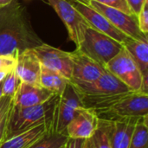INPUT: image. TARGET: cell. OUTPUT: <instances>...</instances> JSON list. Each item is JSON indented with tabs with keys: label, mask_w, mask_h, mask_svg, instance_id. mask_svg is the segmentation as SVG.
<instances>
[{
	"label": "cell",
	"mask_w": 148,
	"mask_h": 148,
	"mask_svg": "<svg viewBox=\"0 0 148 148\" xmlns=\"http://www.w3.org/2000/svg\"><path fill=\"white\" fill-rule=\"evenodd\" d=\"M68 139L65 134L50 131L30 148H65Z\"/></svg>",
	"instance_id": "22"
},
{
	"label": "cell",
	"mask_w": 148,
	"mask_h": 148,
	"mask_svg": "<svg viewBox=\"0 0 148 148\" xmlns=\"http://www.w3.org/2000/svg\"><path fill=\"white\" fill-rule=\"evenodd\" d=\"M58 98L59 95H55L46 102L29 108H18L11 104L7 139L42 123H51L53 128Z\"/></svg>",
	"instance_id": "3"
},
{
	"label": "cell",
	"mask_w": 148,
	"mask_h": 148,
	"mask_svg": "<svg viewBox=\"0 0 148 148\" xmlns=\"http://www.w3.org/2000/svg\"><path fill=\"white\" fill-rule=\"evenodd\" d=\"M81 107L83 105L80 95L69 81L63 92L59 95L52 131L67 135L66 127L76 110Z\"/></svg>",
	"instance_id": "8"
},
{
	"label": "cell",
	"mask_w": 148,
	"mask_h": 148,
	"mask_svg": "<svg viewBox=\"0 0 148 148\" xmlns=\"http://www.w3.org/2000/svg\"><path fill=\"white\" fill-rule=\"evenodd\" d=\"M10 71H5V70H2L0 71V82L4 79V77L6 76V75L9 73Z\"/></svg>",
	"instance_id": "33"
},
{
	"label": "cell",
	"mask_w": 148,
	"mask_h": 148,
	"mask_svg": "<svg viewBox=\"0 0 148 148\" xmlns=\"http://www.w3.org/2000/svg\"><path fill=\"white\" fill-rule=\"evenodd\" d=\"M11 1H12V0H0V8L8 5Z\"/></svg>",
	"instance_id": "32"
},
{
	"label": "cell",
	"mask_w": 148,
	"mask_h": 148,
	"mask_svg": "<svg viewBox=\"0 0 148 148\" xmlns=\"http://www.w3.org/2000/svg\"><path fill=\"white\" fill-rule=\"evenodd\" d=\"M50 131L51 123L39 124L10 137L0 145V148H30Z\"/></svg>",
	"instance_id": "16"
},
{
	"label": "cell",
	"mask_w": 148,
	"mask_h": 148,
	"mask_svg": "<svg viewBox=\"0 0 148 148\" xmlns=\"http://www.w3.org/2000/svg\"><path fill=\"white\" fill-rule=\"evenodd\" d=\"M16 66L15 56H0V71H10Z\"/></svg>",
	"instance_id": "27"
},
{
	"label": "cell",
	"mask_w": 148,
	"mask_h": 148,
	"mask_svg": "<svg viewBox=\"0 0 148 148\" xmlns=\"http://www.w3.org/2000/svg\"><path fill=\"white\" fill-rule=\"evenodd\" d=\"M3 96V81L0 82V97Z\"/></svg>",
	"instance_id": "35"
},
{
	"label": "cell",
	"mask_w": 148,
	"mask_h": 148,
	"mask_svg": "<svg viewBox=\"0 0 148 148\" xmlns=\"http://www.w3.org/2000/svg\"><path fill=\"white\" fill-rule=\"evenodd\" d=\"M139 28L142 33L147 36L148 34V0H147L143 5L142 10L137 16Z\"/></svg>",
	"instance_id": "25"
},
{
	"label": "cell",
	"mask_w": 148,
	"mask_h": 148,
	"mask_svg": "<svg viewBox=\"0 0 148 148\" xmlns=\"http://www.w3.org/2000/svg\"><path fill=\"white\" fill-rule=\"evenodd\" d=\"M41 65L54 70L70 81L72 74V60L70 52L62 50L42 42L33 49Z\"/></svg>",
	"instance_id": "10"
},
{
	"label": "cell",
	"mask_w": 148,
	"mask_h": 148,
	"mask_svg": "<svg viewBox=\"0 0 148 148\" xmlns=\"http://www.w3.org/2000/svg\"><path fill=\"white\" fill-rule=\"evenodd\" d=\"M55 95L41 86L21 82L12 100V104L18 108H29L42 104Z\"/></svg>",
	"instance_id": "15"
},
{
	"label": "cell",
	"mask_w": 148,
	"mask_h": 148,
	"mask_svg": "<svg viewBox=\"0 0 148 148\" xmlns=\"http://www.w3.org/2000/svg\"><path fill=\"white\" fill-rule=\"evenodd\" d=\"M139 119L109 121V136L112 148H129L131 138Z\"/></svg>",
	"instance_id": "17"
},
{
	"label": "cell",
	"mask_w": 148,
	"mask_h": 148,
	"mask_svg": "<svg viewBox=\"0 0 148 148\" xmlns=\"http://www.w3.org/2000/svg\"><path fill=\"white\" fill-rule=\"evenodd\" d=\"M13 97L10 96H4L3 95L0 97V117L10 108L12 104Z\"/></svg>",
	"instance_id": "29"
},
{
	"label": "cell",
	"mask_w": 148,
	"mask_h": 148,
	"mask_svg": "<svg viewBox=\"0 0 148 148\" xmlns=\"http://www.w3.org/2000/svg\"><path fill=\"white\" fill-rule=\"evenodd\" d=\"M76 49L105 68L106 64L123 49V45L88 26L84 29L82 41Z\"/></svg>",
	"instance_id": "4"
},
{
	"label": "cell",
	"mask_w": 148,
	"mask_h": 148,
	"mask_svg": "<svg viewBox=\"0 0 148 148\" xmlns=\"http://www.w3.org/2000/svg\"><path fill=\"white\" fill-rule=\"evenodd\" d=\"M67 28L69 39L76 47L83 38L84 29L90 26L70 0H48Z\"/></svg>",
	"instance_id": "7"
},
{
	"label": "cell",
	"mask_w": 148,
	"mask_h": 148,
	"mask_svg": "<svg viewBox=\"0 0 148 148\" xmlns=\"http://www.w3.org/2000/svg\"><path fill=\"white\" fill-rule=\"evenodd\" d=\"M10 109V108L0 117V145L7 140V130H8Z\"/></svg>",
	"instance_id": "26"
},
{
	"label": "cell",
	"mask_w": 148,
	"mask_h": 148,
	"mask_svg": "<svg viewBox=\"0 0 148 148\" xmlns=\"http://www.w3.org/2000/svg\"><path fill=\"white\" fill-rule=\"evenodd\" d=\"M123 48L127 49L132 56L144 80L148 81V42L140 41L128 37L123 43Z\"/></svg>",
	"instance_id": "18"
},
{
	"label": "cell",
	"mask_w": 148,
	"mask_h": 148,
	"mask_svg": "<svg viewBox=\"0 0 148 148\" xmlns=\"http://www.w3.org/2000/svg\"><path fill=\"white\" fill-rule=\"evenodd\" d=\"M91 140L94 148H112L109 136V121H99L98 127Z\"/></svg>",
	"instance_id": "21"
},
{
	"label": "cell",
	"mask_w": 148,
	"mask_h": 148,
	"mask_svg": "<svg viewBox=\"0 0 148 148\" xmlns=\"http://www.w3.org/2000/svg\"><path fill=\"white\" fill-rule=\"evenodd\" d=\"M73 1H77V2H80V3H82L85 4H88L91 0H73Z\"/></svg>",
	"instance_id": "34"
},
{
	"label": "cell",
	"mask_w": 148,
	"mask_h": 148,
	"mask_svg": "<svg viewBox=\"0 0 148 148\" xmlns=\"http://www.w3.org/2000/svg\"><path fill=\"white\" fill-rule=\"evenodd\" d=\"M129 148H148V115L138 120Z\"/></svg>",
	"instance_id": "20"
},
{
	"label": "cell",
	"mask_w": 148,
	"mask_h": 148,
	"mask_svg": "<svg viewBox=\"0 0 148 148\" xmlns=\"http://www.w3.org/2000/svg\"><path fill=\"white\" fill-rule=\"evenodd\" d=\"M147 0H127L128 7L132 12V14L138 16L140 10L143 8V5Z\"/></svg>",
	"instance_id": "28"
},
{
	"label": "cell",
	"mask_w": 148,
	"mask_h": 148,
	"mask_svg": "<svg viewBox=\"0 0 148 148\" xmlns=\"http://www.w3.org/2000/svg\"><path fill=\"white\" fill-rule=\"evenodd\" d=\"M100 120L116 121L148 115V93L131 92L106 110L96 113Z\"/></svg>",
	"instance_id": "6"
},
{
	"label": "cell",
	"mask_w": 148,
	"mask_h": 148,
	"mask_svg": "<svg viewBox=\"0 0 148 148\" xmlns=\"http://www.w3.org/2000/svg\"><path fill=\"white\" fill-rule=\"evenodd\" d=\"M69 82L68 79L59 73L42 66L40 75V86L50 91L54 95H60Z\"/></svg>",
	"instance_id": "19"
},
{
	"label": "cell",
	"mask_w": 148,
	"mask_h": 148,
	"mask_svg": "<svg viewBox=\"0 0 148 148\" xmlns=\"http://www.w3.org/2000/svg\"><path fill=\"white\" fill-rule=\"evenodd\" d=\"M84 140H78V139H71L69 138L66 143L65 148H82V142Z\"/></svg>",
	"instance_id": "30"
},
{
	"label": "cell",
	"mask_w": 148,
	"mask_h": 148,
	"mask_svg": "<svg viewBox=\"0 0 148 148\" xmlns=\"http://www.w3.org/2000/svg\"><path fill=\"white\" fill-rule=\"evenodd\" d=\"M71 2L77 9V10L87 20L89 25L96 30L109 36L121 43H123L129 37L120 31L118 29H116L106 16H104L101 13H100L90 5L73 0H71Z\"/></svg>",
	"instance_id": "13"
},
{
	"label": "cell",
	"mask_w": 148,
	"mask_h": 148,
	"mask_svg": "<svg viewBox=\"0 0 148 148\" xmlns=\"http://www.w3.org/2000/svg\"><path fill=\"white\" fill-rule=\"evenodd\" d=\"M88 5L101 13L116 29L127 36L133 39L148 42L147 36L142 33L139 28L137 16L134 14H127L119 10L101 4L95 0H91Z\"/></svg>",
	"instance_id": "9"
},
{
	"label": "cell",
	"mask_w": 148,
	"mask_h": 148,
	"mask_svg": "<svg viewBox=\"0 0 148 148\" xmlns=\"http://www.w3.org/2000/svg\"><path fill=\"white\" fill-rule=\"evenodd\" d=\"M41 62L33 49H25L16 55L15 69L21 82L40 86Z\"/></svg>",
	"instance_id": "14"
},
{
	"label": "cell",
	"mask_w": 148,
	"mask_h": 148,
	"mask_svg": "<svg viewBox=\"0 0 148 148\" xmlns=\"http://www.w3.org/2000/svg\"><path fill=\"white\" fill-rule=\"evenodd\" d=\"M101 4L107 5L108 7L119 10L121 11H123L127 14H132L127 0H95Z\"/></svg>",
	"instance_id": "24"
},
{
	"label": "cell",
	"mask_w": 148,
	"mask_h": 148,
	"mask_svg": "<svg viewBox=\"0 0 148 148\" xmlns=\"http://www.w3.org/2000/svg\"><path fill=\"white\" fill-rule=\"evenodd\" d=\"M99 121L100 119L94 110L81 107L69 122L66 127V134L71 139H91L98 127Z\"/></svg>",
	"instance_id": "12"
},
{
	"label": "cell",
	"mask_w": 148,
	"mask_h": 148,
	"mask_svg": "<svg viewBox=\"0 0 148 148\" xmlns=\"http://www.w3.org/2000/svg\"><path fill=\"white\" fill-rule=\"evenodd\" d=\"M72 84L80 95L83 107L95 113L108 109L120 99L133 92L107 69L92 83Z\"/></svg>",
	"instance_id": "2"
},
{
	"label": "cell",
	"mask_w": 148,
	"mask_h": 148,
	"mask_svg": "<svg viewBox=\"0 0 148 148\" xmlns=\"http://www.w3.org/2000/svg\"><path fill=\"white\" fill-rule=\"evenodd\" d=\"M105 69L122 82L133 92L147 93L148 81L144 80L137 64L127 51L122 49L105 66Z\"/></svg>",
	"instance_id": "5"
},
{
	"label": "cell",
	"mask_w": 148,
	"mask_h": 148,
	"mask_svg": "<svg viewBox=\"0 0 148 148\" xmlns=\"http://www.w3.org/2000/svg\"><path fill=\"white\" fill-rule=\"evenodd\" d=\"M82 148H94L93 146V142L91 139H88V140H84L82 142Z\"/></svg>",
	"instance_id": "31"
},
{
	"label": "cell",
	"mask_w": 148,
	"mask_h": 148,
	"mask_svg": "<svg viewBox=\"0 0 148 148\" xmlns=\"http://www.w3.org/2000/svg\"><path fill=\"white\" fill-rule=\"evenodd\" d=\"M21 83L15 68H13L3 80V95L13 97Z\"/></svg>",
	"instance_id": "23"
},
{
	"label": "cell",
	"mask_w": 148,
	"mask_h": 148,
	"mask_svg": "<svg viewBox=\"0 0 148 148\" xmlns=\"http://www.w3.org/2000/svg\"><path fill=\"white\" fill-rule=\"evenodd\" d=\"M43 42L35 32L27 10L17 0L0 8V56H15Z\"/></svg>",
	"instance_id": "1"
},
{
	"label": "cell",
	"mask_w": 148,
	"mask_h": 148,
	"mask_svg": "<svg viewBox=\"0 0 148 148\" xmlns=\"http://www.w3.org/2000/svg\"><path fill=\"white\" fill-rule=\"evenodd\" d=\"M72 60V74L70 82L74 84H88L95 82L106 69L88 57L79 49L70 52Z\"/></svg>",
	"instance_id": "11"
}]
</instances>
